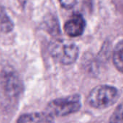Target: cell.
Masks as SVG:
<instances>
[{"instance_id":"cell-7","label":"cell","mask_w":123,"mask_h":123,"mask_svg":"<svg viewBox=\"0 0 123 123\" xmlns=\"http://www.w3.org/2000/svg\"><path fill=\"white\" fill-rule=\"evenodd\" d=\"M113 63L116 68L123 74V40L119 42L114 49Z\"/></svg>"},{"instance_id":"cell-4","label":"cell","mask_w":123,"mask_h":123,"mask_svg":"<svg viewBox=\"0 0 123 123\" xmlns=\"http://www.w3.org/2000/svg\"><path fill=\"white\" fill-rule=\"evenodd\" d=\"M0 86L4 94L10 99L17 98L22 92L23 84L17 72L5 68L0 74Z\"/></svg>"},{"instance_id":"cell-9","label":"cell","mask_w":123,"mask_h":123,"mask_svg":"<svg viewBox=\"0 0 123 123\" xmlns=\"http://www.w3.org/2000/svg\"><path fill=\"white\" fill-rule=\"evenodd\" d=\"M109 123H123V102L115 110Z\"/></svg>"},{"instance_id":"cell-10","label":"cell","mask_w":123,"mask_h":123,"mask_svg":"<svg viewBox=\"0 0 123 123\" xmlns=\"http://www.w3.org/2000/svg\"><path fill=\"white\" fill-rule=\"evenodd\" d=\"M61 5L65 9L73 8L77 2V0H59Z\"/></svg>"},{"instance_id":"cell-5","label":"cell","mask_w":123,"mask_h":123,"mask_svg":"<svg viewBox=\"0 0 123 123\" xmlns=\"http://www.w3.org/2000/svg\"><path fill=\"white\" fill-rule=\"evenodd\" d=\"M85 26L86 22L83 17L80 14H75L66 22L64 30L68 36L75 37L84 32Z\"/></svg>"},{"instance_id":"cell-6","label":"cell","mask_w":123,"mask_h":123,"mask_svg":"<svg viewBox=\"0 0 123 123\" xmlns=\"http://www.w3.org/2000/svg\"><path fill=\"white\" fill-rule=\"evenodd\" d=\"M17 123H54V119L48 112H33L21 115Z\"/></svg>"},{"instance_id":"cell-3","label":"cell","mask_w":123,"mask_h":123,"mask_svg":"<svg viewBox=\"0 0 123 123\" xmlns=\"http://www.w3.org/2000/svg\"><path fill=\"white\" fill-rule=\"evenodd\" d=\"M81 107V97L76 94L51 101L47 106L46 112L53 116L63 117L78 112Z\"/></svg>"},{"instance_id":"cell-8","label":"cell","mask_w":123,"mask_h":123,"mask_svg":"<svg viewBox=\"0 0 123 123\" xmlns=\"http://www.w3.org/2000/svg\"><path fill=\"white\" fill-rule=\"evenodd\" d=\"M13 23L6 13L0 8V30L4 32H9L13 29Z\"/></svg>"},{"instance_id":"cell-2","label":"cell","mask_w":123,"mask_h":123,"mask_svg":"<svg viewBox=\"0 0 123 123\" xmlns=\"http://www.w3.org/2000/svg\"><path fill=\"white\" fill-rule=\"evenodd\" d=\"M52 57L63 65L74 63L79 56V48L76 44L65 40H56L50 45Z\"/></svg>"},{"instance_id":"cell-1","label":"cell","mask_w":123,"mask_h":123,"mask_svg":"<svg viewBox=\"0 0 123 123\" xmlns=\"http://www.w3.org/2000/svg\"><path fill=\"white\" fill-rule=\"evenodd\" d=\"M119 97L117 88L109 85H99L90 92L87 100L91 107L102 110L115 104Z\"/></svg>"}]
</instances>
